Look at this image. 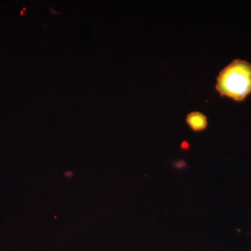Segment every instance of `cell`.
I'll return each mask as SVG.
<instances>
[{"label": "cell", "instance_id": "cell-1", "mask_svg": "<svg viewBox=\"0 0 251 251\" xmlns=\"http://www.w3.org/2000/svg\"><path fill=\"white\" fill-rule=\"evenodd\" d=\"M216 90L222 97L242 102L251 94V64L234 59L216 77Z\"/></svg>", "mask_w": 251, "mask_h": 251}, {"label": "cell", "instance_id": "cell-2", "mask_svg": "<svg viewBox=\"0 0 251 251\" xmlns=\"http://www.w3.org/2000/svg\"><path fill=\"white\" fill-rule=\"evenodd\" d=\"M186 122L189 128L195 132L203 131L207 128V117L201 112H190L186 116Z\"/></svg>", "mask_w": 251, "mask_h": 251}]
</instances>
